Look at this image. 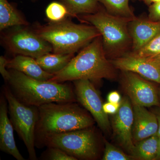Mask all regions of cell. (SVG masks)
I'll return each mask as SVG.
<instances>
[{
  "label": "cell",
  "mask_w": 160,
  "mask_h": 160,
  "mask_svg": "<svg viewBox=\"0 0 160 160\" xmlns=\"http://www.w3.org/2000/svg\"><path fill=\"white\" fill-rule=\"evenodd\" d=\"M38 109V118L35 129V146L38 148L49 136L89 128L95 122L75 102L48 103Z\"/></svg>",
  "instance_id": "1"
},
{
  "label": "cell",
  "mask_w": 160,
  "mask_h": 160,
  "mask_svg": "<svg viewBox=\"0 0 160 160\" xmlns=\"http://www.w3.org/2000/svg\"><path fill=\"white\" fill-rule=\"evenodd\" d=\"M106 56L101 35L85 46L64 69L54 74L49 81L63 83L80 79H114L116 69Z\"/></svg>",
  "instance_id": "2"
},
{
  "label": "cell",
  "mask_w": 160,
  "mask_h": 160,
  "mask_svg": "<svg viewBox=\"0 0 160 160\" xmlns=\"http://www.w3.org/2000/svg\"><path fill=\"white\" fill-rule=\"evenodd\" d=\"M9 71L8 87L15 98L25 105L38 107L48 103L77 101L74 89L68 84L40 81L17 70Z\"/></svg>",
  "instance_id": "3"
},
{
  "label": "cell",
  "mask_w": 160,
  "mask_h": 160,
  "mask_svg": "<svg viewBox=\"0 0 160 160\" xmlns=\"http://www.w3.org/2000/svg\"><path fill=\"white\" fill-rule=\"evenodd\" d=\"M34 31L51 45L53 53L74 54L99 36L93 26L77 24L69 20L38 26Z\"/></svg>",
  "instance_id": "4"
},
{
  "label": "cell",
  "mask_w": 160,
  "mask_h": 160,
  "mask_svg": "<svg viewBox=\"0 0 160 160\" xmlns=\"http://www.w3.org/2000/svg\"><path fill=\"white\" fill-rule=\"evenodd\" d=\"M83 19L100 32L106 55L116 58L125 54L132 44L128 26L132 19L113 15L100 9L95 13L85 15Z\"/></svg>",
  "instance_id": "5"
},
{
  "label": "cell",
  "mask_w": 160,
  "mask_h": 160,
  "mask_svg": "<svg viewBox=\"0 0 160 160\" xmlns=\"http://www.w3.org/2000/svg\"><path fill=\"white\" fill-rule=\"evenodd\" d=\"M57 147L78 160H95L99 153L97 135L91 127L52 135L46 138L39 148Z\"/></svg>",
  "instance_id": "6"
},
{
  "label": "cell",
  "mask_w": 160,
  "mask_h": 160,
  "mask_svg": "<svg viewBox=\"0 0 160 160\" xmlns=\"http://www.w3.org/2000/svg\"><path fill=\"white\" fill-rule=\"evenodd\" d=\"M2 92L8 102L9 118L14 130L26 146L29 159L37 160L35 129L38 118V107L28 106L20 102L8 86L4 87Z\"/></svg>",
  "instance_id": "7"
},
{
  "label": "cell",
  "mask_w": 160,
  "mask_h": 160,
  "mask_svg": "<svg viewBox=\"0 0 160 160\" xmlns=\"http://www.w3.org/2000/svg\"><path fill=\"white\" fill-rule=\"evenodd\" d=\"M19 26L3 37V42L9 51L35 59L53 52L51 45L34 31Z\"/></svg>",
  "instance_id": "8"
},
{
  "label": "cell",
  "mask_w": 160,
  "mask_h": 160,
  "mask_svg": "<svg viewBox=\"0 0 160 160\" xmlns=\"http://www.w3.org/2000/svg\"><path fill=\"white\" fill-rule=\"evenodd\" d=\"M73 82L77 101L89 112L100 129L109 132L111 127L108 114L103 110L101 96L91 81L80 79Z\"/></svg>",
  "instance_id": "9"
},
{
  "label": "cell",
  "mask_w": 160,
  "mask_h": 160,
  "mask_svg": "<svg viewBox=\"0 0 160 160\" xmlns=\"http://www.w3.org/2000/svg\"><path fill=\"white\" fill-rule=\"evenodd\" d=\"M122 72L123 87L132 105L160 106L158 89L151 81L132 72Z\"/></svg>",
  "instance_id": "10"
},
{
  "label": "cell",
  "mask_w": 160,
  "mask_h": 160,
  "mask_svg": "<svg viewBox=\"0 0 160 160\" xmlns=\"http://www.w3.org/2000/svg\"><path fill=\"white\" fill-rule=\"evenodd\" d=\"M117 69L134 72L146 79L160 85V68L151 58L125 54L110 60Z\"/></svg>",
  "instance_id": "11"
},
{
  "label": "cell",
  "mask_w": 160,
  "mask_h": 160,
  "mask_svg": "<svg viewBox=\"0 0 160 160\" xmlns=\"http://www.w3.org/2000/svg\"><path fill=\"white\" fill-rule=\"evenodd\" d=\"M133 112L131 102L124 97L120 103L119 109L112 120V127L117 139L123 148L132 153L135 144L132 138Z\"/></svg>",
  "instance_id": "12"
},
{
  "label": "cell",
  "mask_w": 160,
  "mask_h": 160,
  "mask_svg": "<svg viewBox=\"0 0 160 160\" xmlns=\"http://www.w3.org/2000/svg\"><path fill=\"white\" fill-rule=\"evenodd\" d=\"M8 102L4 93L0 98V149L18 160H25L15 142L14 128L8 116Z\"/></svg>",
  "instance_id": "13"
},
{
  "label": "cell",
  "mask_w": 160,
  "mask_h": 160,
  "mask_svg": "<svg viewBox=\"0 0 160 160\" xmlns=\"http://www.w3.org/2000/svg\"><path fill=\"white\" fill-rule=\"evenodd\" d=\"M133 123L132 134L135 143L157 134L158 130L157 118L154 112L144 106L132 105Z\"/></svg>",
  "instance_id": "14"
},
{
  "label": "cell",
  "mask_w": 160,
  "mask_h": 160,
  "mask_svg": "<svg viewBox=\"0 0 160 160\" xmlns=\"http://www.w3.org/2000/svg\"><path fill=\"white\" fill-rule=\"evenodd\" d=\"M128 28L135 52L160 34V22L136 18L129 22Z\"/></svg>",
  "instance_id": "15"
},
{
  "label": "cell",
  "mask_w": 160,
  "mask_h": 160,
  "mask_svg": "<svg viewBox=\"0 0 160 160\" xmlns=\"http://www.w3.org/2000/svg\"><path fill=\"white\" fill-rule=\"evenodd\" d=\"M7 69H13L24 73L29 77L43 81H49L54 74L44 70L36 59L26 56L17 55L9 60Z\"/></svg>",
  "instance_id": "16"
},
{
  "label": "cell",
  "mask_w": 160,
  "mask_h": 160,
  "mask_svg": "<svg viewBox=\"0 0 160 160\" xmlns=\"http://www.w3.org/2000/svg\"><path fill=\"white\" fill-rule=\"evenodd\" d=\"M28 22L8 0H0V30L13 26H27Z\"/></svg>",
  "instance_id": "17"
},
{
  "label": "cell",
  "mask_w": 160,
  "mask_h": 160,
  "mask_svg": "<svg viewBox=\"0 0 160 160\" xmlns=\"http://www.w3.org/2000/svg\"><path fill=\"white\" fill-rule=\"evenodd\" d=\"M73 57L74 54L49 52L43 55L36 60L45 71L54 74L64 69Z\"/></svg>",
  "instance_id": "18"
},
{
  "label": "cell",
  "mask_w": 160,
  "mask_h": 160,
  "mask_svg": "<svg viewBox=\"0 0 160 160\" xmlns=\"http://www.w3.org/2000/svg\"><path fill=\"white\" fill-rule=\"evenodd\" d=\"M159 137L156 134L135 144L131 155L142 160H155L158 148Z\"/></svg>",
  "instance_id": "19"
},
{
  "label": "cell",
  "mask_w": 160,
  "mask_h": 160,
  "mask_svg": "<svg viewBox=\"0 0 160 160\" xmlns=\"http://www.w3.org/2000/svg\"><path fill=\"white\" fill-rule=\"evenodd\" d=\"M64 4L68 12V15L77 17L81 14L95 13L99 10L98 0H59Z\"/></svg>",
  "instance_id": "20"
},
{
  "label": "cell",
  "mask_w": 160,
  "mask_h": 160,
  "mask_svg": "<svg viewBox=\"0 0 160 160\" xmlns=\"http://www.w3.org/2000/svg\"><path fill=\"white\" fill-rule=\"evenodd\" d=\"M98 2L110 14L131 19L136 18L129 6V0H98Z\"/></svg>",
  "instance_id": "21"
},
{
  "label": "cell",
  "mask_w": 160,
  "mask_h": 160,
  "mask_svg": "<svg viewBox=\"0 0 160 160\" xmlns=\"http://www.w3.org/2000/svg\"><path fill=\"white\" fill-rule=\"evenodd\" d=\"M46 15L47 18L52 22H57L65 20L68 15V12L62 3L53 2L50 3L46 8Z\"/></svg>",
  "instance_id": "22"
},
{
  "label": "cell",
  "mask_w": 160,
  "mask_h": 160,
  "mask_svg": "<svg viewBox=\"0 0 160 160\" xmlns=\"http://www.w3.org/2000/svg\"><path fill=\"white\" fill-rule=\"evenodd\" d=\"M140 57L151 58L160 55V33L137 51L132 52Z\"/></svg>",
  "instance_id": "23"
},
{
  "label": "cell",
  "mask_w": 160,
  "mask_h": 160,
  "mask_svg": "<svg viewBox=\"0 0 160 160\" xmlns=\"http://www.w3.org/2000/svg\"><path fill=\"white\" fill-rule=\"evenodd\" d=\"M134 158L123 152L121 149L105 141V148L102 160H131Z\"/></svg>",
  "instance_id": "24"
},
{
  "label": "cell",
  "mask_w": 160,
  "mask_h": 160,
  "mask_svg": "<svg viewBox=\"0 0 160 160\" xmlns=\"http://www.w3.org/2000/svg\"><path fill=\"white\" fill-rule=\"evenodd\" d=\"M42 155V159L48 160H77L73 157L57 147H47Z\"/></svg>",
  "instance_id": "25"
},
{
  "label": "cell",
  "mask_w": 160,
  "mask_h": 160,
  "mask_svg": "<svg viewBox=\"0 0 160 160\" xmlns=\"http://www.w3.org/2000/svg\"><path fill=\"white\" fill-rule=\"evenodd\" d=\"M149 19L154 22H160V2L149 6Z\"/></svg>",
  "instance_id": "26"
},
{
  "label": "cell",
  "mask_w": 160,
  "mask_h": 160,
  "mask_svg": "<svg viewBox=\"0 0 160 160\" xmlns=\"http://www.w3.org/2000/svg\"><path fill=\"white\" fill-rule=\"evenodd\" d=\"M8 62L9 60H7L5 57L3 56L0 57V73L6 82L9 80L10 76V72L7 69Z\"/></svg>",
  "instance_id": "27"
},
{
  "label": "cell",
  "mask_w": 160,
  "mask_h": 160,
  "mask_svg": "<svg viewBox=\"0 0 160 160\" xmlns=\"http://www.w3.org/2000/svg\"><path fill=\"white\" fill-rule=\"evenodd\" d=\"M120 106V103L108 102L103 104V108L106 114H115L118 112Z\"/></svg>",
  "instance_id": "28"
},
{
  "label": "cell",
  "mask_w": 160,
  "mask_h": 160,
  "mask_svg": "<svg viewBox=\"0 0 160 160\" xmlns=\"http://www.w3.org/2000/svg\"><path fill=\"white\" fill-rule=\"evenodd\" d=\"M107 100L108 102L113 103H120L122 101L121 95L117 91H112L110 92L107 97Z\"/></svg>",
  "instance_id": "29"
},
{
  "label": "cell",
  "mask_w": 160,
  "mask_h": 160,
  "mask_svg": "<svg viewBox=\"0 0 160 160\" xmlns=\"http://www.w3.org/2000/svg\"><path fill=\"white\" fill-rule=\"evenodd\" d=\"M153 112L155 114L157 118L158 122V130L157 135L158 137H160V106H157L156 108L154 109Z\"/></svg>",
  "instance_id": "30"
},
{
  "label": "cell",
  "mask_w": 160,
  "mask_h": 160,
  "mask_svg": "<svg viewBox=\"0 0 160 160\" xmlns=\"http://www.w3.org/2000/svg\"><path fill=\"white\" fill-rule=\"evenodd\" d=\"M144 2L148 6H150L152 4L160 2V0H143Z\"/></svg>",
  "instance_id": "31"
},
{
  "label": "cell",
  "mask_w": 160,
  "mask_h": 160,
  "mask_svg": "<svg viewBox=\"0 0 160 160\" xmlns=\"http://www.w3.org/2000/svg\"><path fill=\"white\" fill-rule=\"evenodd\" d=\"M151 58L158 64V66H159V67L160 68V55Z\"/></svg>",
  "instance_id": "32"
},
{
  "label": "cell",
  "mask_w": 160,
  "mask_h": 160,
  "mask_svg": "<svg viewBox=\"0 0 160 160\" xmlns=\"http://www.w3.org/2000/svg\"><path fill=\"white\" fill-rule=\"evenodd\" d=\"M155 160H160V137H159L158 148L157 155Z\"/></svg>",
  "instance_id": "33"
},
{
  "label": "cell",
  "mask_w": 160,
  "mask_h": 160,
  "mask_svg": "<svg viewBox=\"0 0 160 160\" xmlns=\"http://www.w3.org/2000/svg\"><path fill=\"white\" fill-rule=\"evenodd\" d=\"M158 91L159 98V100L160 102V88H158Z\"/></svg>",
  "instance_id": "34"
},
{
  "label": "cell",
  "mask_w": 160,
  "mask_h": 160,
  "mask_svg": "<svg viewBox=\"0 0 160 160\" xmlns=\"http://www.w3.org/2000/svg\"><path fill=\"white\" fill-rule=\"evenodd\" d=\"M31 1H37V0H31Z\"/></svg>",
  "instance_id": "35"
}]
</instances>
